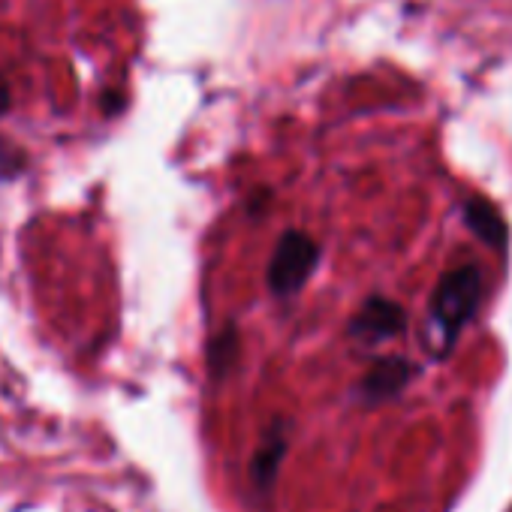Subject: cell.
Segmentation results:
<instances>
[{
  "label": "cell",
  "mask_w": 512,
  "mask_h": 512,
  "mask_svg": "<svg viewBox=\"0 0 512 512\" xmlns=\"http://www.w3.org/2000/svg\"><path fill=\"white\" fill-rule=\"evenodd\" d=\"M485 299V275L476 263H464L452 272H443L428 302V329H431V353L446 359L461 332L476 320Z\"/></svg>",
  "instance_id": "6da1fadb"
},
{
  "label": "cell",
  "mask_w": 512,
  "mask_h": 512,
  "mask_svg": "<svg viewBox=\"0 0 512 512\" xmlns=\"http://www.w3.org/2000/svg\"><path fill=\"white\" fill-rule=\"evenodd\" d=\"M320 256H323V247L308 232H302V229L281 232V238L275 241V250H272V260L266 266L269 293L278 299L296 296L314 278V272L320 266Z\"/></svg>",
  "instance_id": "7a4b0ae2"
},
{
  "label": "cell",
  "mask_w": 512,
  "mask_h": 512,
  "mask_svg": "<svg viewBox=\"0 0 512 512\" xmlns=\"http://www.w3.org/2000/svg\"><path fill=\"white\" fill-rule=\"evenodd\" d=\"M404 329H407L404 305L395 299H386V296H371L353 314L347 335L362 347H377V344H386V341L404 335Z\"/></svg>",
  "instance_id": "3957f363"
},
{
  "label": "cell",
  "mask_w": 512,
  "mask_h": 512,
  "mask_svg": "<svg viewBox=\"0 0 512 512\" xmlns=\"http://www.w3.org/2000/svg\"><path fill=\"white\" fill-rule=\"evenodd\" d=\"M419 374H422V365H416L404 356H380L371 362V368L356 383V395L371 407L386 404V401H395Z\"/></svg>",
  "instance_id": "277c9868"
},
{
  "label": "cell",
  "mask_w": 512,
  "mask_h": 512,
  "mask_svg": "<svg viewBox=\"0 0 512 512\" xmlns=\"http://www.w3.org/2000/svg\"><path fill=\"white\" fill-rule=\"evenodd\" d=\"M287 449H290V422L287 419H275L272 428L266 431L263 443L256 446L253 458H250V467H247V476H250V485L266 494L275 488V479L281 473V464L287 458Z\"/></svg>",
  "instance_id": "5b68a950"
},
{
  "label": "cell",
  "mask_w": 512,
  "mask_h": 512,
  "mask_svg": "<svg viewBox=\"0 0 512 512\" xmlns=\"http://www.w3.org/2000/svg\"><path fill=\"white\" fill-rule=\"evenodd\" d=\"M461 217H464V226L491 250H506L509 244V223L503 220L500 208L485 199V196H467L464 205H461Z\"/></svg>",
  "instance_id": "8992f818"
},
{
  "label": "cell",
  "mask_w": 512,
  "mask_h": 512,
  "mask_svg": "<svg viewBox=\"0 0 512 512\" xmlns=\"http://www.w3.org/2000/svg\"><path fill=\"white\" fill-rule=\"evenodd\" d=\"M205 359H208V374H211L214 383H223L235 371V365L241 359V335H238V326L235 323H226L208 341V356Z\"/></svg>",
  "instance_id": "52a82bcc"
},
{
  "label": "cell",
  "mask_w": 512,
  "mask_h": 512,
  "mask_svg": "<svg viewBox=\"0 0 512 512\" xmlns=\"http://www.w3.org/2000/svg\"><path fill=\"white\" fill-rule=\"evenodd\" d=\"M22 169H25V154L16 145L0 139V178H16L22 175Z\"/></svg>",
  "instance_id": "ba28073f"
}]
</instances>
